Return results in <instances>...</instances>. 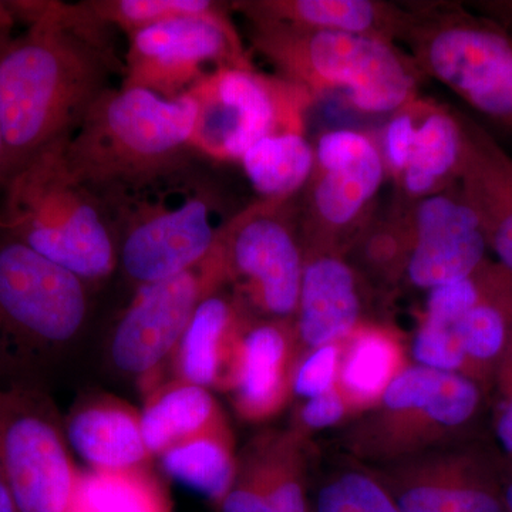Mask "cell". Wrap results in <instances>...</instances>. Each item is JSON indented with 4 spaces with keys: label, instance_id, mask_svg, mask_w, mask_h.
I'll list each match as a JSON object with an SVG mask.
<instances>
[{
    "label": "cell",
    "instance_id": "obj_11",
    "mask_svg": "<svg viewBox=\"0 0 512 512\" xmlns=\"http://www.w3.org/2000/svg\"><path fill=\"white\" fill-rule=\"evenodd\" d=\"M227 281L220 237L200 265L165 281L138 286L117 320L110 359L119 372L148 379L173 357L198 305Z\"/></svg>",
    "mask_w": 512,
    "mask_h": 512
},
{
    "label": "cell",
    "instance_id": "obj_23",
    "mask_svg": "<svg viewBox=\"0 0 512 512\" xmlns=\"http://www.w3.org/2000/svg\"><path fill=\"white\" fill-rule=\"evenodd\" d=\"M234 305L214 292L198 305L174 353L177 379L211 389L220 384L227 357L237 356Z\"/></svg>",
    "mask_w": 512,
    "mask_h": 512
},
{
    "label": "cell",
    "instance_id": "obj_27",
    "mask_svg": "<svg viewBox=\"0 0 512 512\" xmlns=\"http://www.w3.org/2000/svg\"><path fill=\"white\" fill-rule=\"evenodd\" d=\"M239 161L261 200L284 201L311 180L315 151L303 133H282L256 141Z\"/></svg>",
    "mask_w": 512,
    "mask_h": 512
},
{
    "label": "cell",
    "instance_id": "obj_6",
    "mask_svg": "<svg viewBox=\"0 0 512 512\" xmlns=\"http://www.w3.org/2000/svg\"><path fill=\"white\" fill-rule=\"evenodd\" d=\"M197 106L191 147L218 161H239L256 141L303 133L312 96L282 77L254 69L212 70L188 90Z\"/></svg>",
    "mask_w": 512,
    "mask_h": 512
},
{
    "label": "cell",
    "instance_id": "obj_4",
    "mask_svg": "<svg viewBox=\"0 0 512 512\" xmlns=\"http://www.w3.org/2000/svg\"><path fill=\"white\" fill-rule=\"evenodd\" d=\"M249 22L256 50L312 97L338 92L367 114L396 113L416 100V70L386 37Z\"/></svg>",
    "mask_w": 512,
    "mask_h": 512
},
{
    "label": "cell",
    "instance_id": "obj_29",
    "mask_svg": "<svg viewBox=\"0 0 512 512\" xmlns=\"http://www.w3.org/2000/svg\"><path fill=\"white\" fill-rule=\"evenodd\" d=\"M399 349L380 330L357 333L342 366L343 390L356 403H369L382 397L387 384L397 375Z\"/></svg>",
    "mask_w": 512,
    "mask_h": 512
},
{
    "label": "cell",
    "instance_id": "obj_13",
    "mask_svg": "<svg viewBox=\"0 0 512 512\" xmlns=\"http://www.w3.org/2000/svg\"><path fill=\"white\" fill-rule=\"evenodd\" d=\"M309 180L313 220L330 232L353 227L382 187L387 168L382 150L360 131L322 134Z\"/></svg>",
    "mask_w": 512,
    "mask_h": 512
},
{
    "label": "cell",
    "instance_id": "obj_7",
    "mask_svg": "<svg viewBox=\"0 0 512 512\" xmlns=\"http://www.w3.org/2000/svg\"><path fill=\"white\" fill-rule=\"evenodd\" d=\"M89 313V284L28 245L0 234V338L42 352L76 338Z\"/></svg>",
    "mask_w": 512,
    "mask_h": 512
},
{
    "label": "cell",
    "instance_id": "obj_22",
    "mask_svg": "<svg viewBox=\"0 0 512 512\" xmlns=\"http://www.w3.org/2000/svg\"><path fill=\"white\" fill-rule=\"evenodd\" d=\"M144 440L151 456L191 437L225 426L210 389L175 379L150 390L141 410Z\"/></svg>",
    "mask_w": 512,
    "mask_h": 512
},
{
    "label": "cell",
    "instance_id": "obj_38",
    "mask_svg": "<svg viewBox=\"0 0 512 512\" xmlns=\"http://www.w3.org/2000/svg\"><path fill=\"white\" fill-rule=\"evenodd\" d=\"M0 512H19L2 460H0Z\"/></svg>",
    "mask_w": 512,
    "mask_h": 512
},
{
    "label": "cell",
    "instance_id": "obj_31",
    "mask_svg": "<svg viewBox=\"0 0 512 512\" xmlns=\"http://www.w3.org/2000/svg\"><path fill=\"white\" fill-rule=\"evenodd\" d=\"M315 512H400L382 481L359 471L330 478L320 487Z\"/></svg>",
    "mask_w": 512,
    "mask_h": 512
},
{
    "label": "cell",
    "instance_id": "obj_26",
    "mask_svg": "<svg viewBox=\"0 0 512 512\" xmlns=\"http://www.w3.org/2000/svg\"><path fill=\"white\" fill-rule=\"evenodd\" d=\"M160 460L168 477L204 495L217 507L237 476V460L227 426L168 448Z\"/></svg>",
    "mask_w": 512,
    "mask_h": 512
},
{
    "label": "cell",
    "instance_id": "obj_33",
    "mask_svg": "<svg viewBox=\"0 0 512 512\" xmlns=\"http://www.w3.org/2000/svg\"><path fill=\"white\" fill-rule=\"evenodd\" d=\"M419 101L404 106L397 110L392 119L384 128L382 154L387 171L400 181L410 157L416 137L417 121L420 113Z\"/></svg>",
    "mask_w": 512,
    "mask_h": 512
},
{
    "label": "cell",
    "instance_id": "obj_14",
    "mask_svg": "<svg viewBox=\"0 0 512 512\" xmlns=\"http://www.w3.org/2000/svg\"><path fill=\"white\" fill-rule=\"evenodd\" d=\"M414 242L407 276L433 289L476 274L487 262V241L477 212L467 201L443 198L421 208L413 221Z\"/></svg>",
    "mask_w": 512,
    "mask_h": 512
},
{
    "label": "cell",
    "instance_id": "obj_3",
    "mask_svg": "<svg viewBox=\"0 0 512 512\" xmlns=\"http://www.w3.org/2000/svg\"><path fill=\"white\" fill-rule=\"evenodd\" d=\"M62 137L40 150L0 185V234L100 284L119 268L113 207L77 180Z\"/></svg>",
    "mask_w": 512,
    "mask_h": 512
},
{
    "label": "cell",
    "instance_id": "obj_10",
    "mask_svg": "<svg viewBox=\"0 0 512 512\" xmlns=\"http://www.w3.org/2000/svg\"><path fill=\"white\" fill-rule=\"evenodd\" d=\"M128 37L123 87L173 100L215 70L252 69L227 8L207 16L160 23Z\"/></svg>",
    "mask_w": 512,
    "mask_h": 512
},
{
    "label": "cell",
    "instance_id": "obj_24",
    "mask_svg": "<svg viewBox=\"0 0 512 512\" xmlns=\"http://www.w3.org/2000/svg\"><path fill=\"white\" fill-rule=\"evenodd\" d=\"M463 151L460 117L421 103L412 157L399 183L410 197H429L460 177Z\"/></svg>",
    "mask_w": 512,
    "mask_h": 512
},
{
    "label": "cell",
    "instance_id": "obj_12",
    "mask_svg": "<svg viewBox=\"0 0 512 512\" xmlns=\"http://www.w3.org/2000/svg\"><path fill=\"white\" fill-rule=\"evenodd\" d=\"M288 201L255 202L220 232L227 279L241 282L256 308L276 319L298 311L305 265Z\"/></svg>",
    "mask_w": 512,
    "mask_h": 512
},
{
    "label": "cell",
    "instance_id": "obj_17",
    "mask_svg": "<svg viewBox=\"0 0 512 512\" xmlns=\"http://www.w3.org/2000/svg\"><path fill=\"white\" fill-rule=\"evenodd\" d=\"M64 436L89 470H134L148 467L153 458L144 440L140 410L114 396L92 397L74 407Z\"/></svg>",
    "mask_w": 512,
    "mask_h": 512
},
{
    "label": "cell",
    "instance_id": "obj_9",
    "mask_svg": "<svg viewBox=\"0 0 512 512\" xmlns=\"http://www.w3.org/2000/svg\"><path fill=\"white\" fill-rule=\"evenodd\" d=\"M45 397L0 387V460L19 512H64L80 471Z\"/></svg>",
    "mask_w": 512,
    "mask_h": 512
},
{
    "label": "cell",
    "instance_id": "obj_21",
    "mask_svg": "<svg viewBox=\"0 0 512 512\" xmlns=\"http://www.w3.org/2000/svg\"><path fill=\"white\" fill-rule=\"evenodd\" d=\"M288 348L276 323H259L239 338L231 384L242 416L262 420L284 403Z\"/></svg>",
    "mask_w": 512,
    "mask_h": 512
},
{
    "label": "cell",
    "instance_id": "obj_16",
    "mask_svg": "<svg viewBox=\"0 0 512 512\" xmlns=\"http://www.w3.org/2000/svg\"><path fill=\"white\" fill-rule=\"evenodd\" d=\"M460 120L464 136L461 190L477 212L498 265L512 275V158L476 124Z\"/></svg>",
    "mask_w": 512,
    "mask_h": 512
},
{
    "label": "cell",
    "instance_id": "obj_35",
    "mask_svg": "<svg viewBox=\"0 0 512 512\" xmlns=\"http://www.w3.org/2000/svg\"><path fill=\"white\" fill-rule=\"evenodd\" d=\"M495 376L498 377L503 394L495 416V436L505 453L512 457V343Z\"/></svg>",
    "mask_w": 512,
    "mask_h": 512
},
{
    "label": "cell",
    "instance_id": "obj_30",
    "mask_svg": "<svg viewBox=\"0 0 512 512\" xmlns=\"http://www.w3.org/2000/svg\"><path fill=\"white\" fill-rule=\"evenodd\" d=\"M99 22L127 36L170 20L207 16L225 8L211 0H84Z\"/></svg>",
    "mask_w": 512,
    "mask_h": 512
},
{
    "label": "cell",
    "instance_id": "obj_37",
    "mask_svg": "<svg viewBox=\"0 0 512 512\" xmlns=\"http://www.w3.org/2000/svg\"><path fill=\"white\" fill-rule=\"evenodd\" d=\"M16 19L13 13L10 12L8 0H0V53L3 47L9 42L10 37L13 36V29L16 26ZM3 163V134L2 126H0V171H2Z\"/></svg>",
    "mask_w": 512,
    "mask_h": 512
},
{
    "label": "cell",
    "instance_id": "obj_5",
    "mask_svg": "<svg viewBox=\"0 0 512 512\" xmlns=\"http://www.w3.org/2000/svg\"><path fill=\"white\" fill-rule=\"evenodd\" d=\"M416 62L457 96L512 127V36L461 6H447L421 22L404 19Z\"/></svg>",
    "mask_w": 512,
    "mask_h": 512
},
{
    "label": "cell",
    "instance_id": "obj_18",
    "mask_svg": "<svg viewBox=\"0 0 512 512\" xmlns=\"http://www.w3.org/2000/svg\"><path fill=\"white\" fill-rule=\"evenodd\" d=\"M360 309L356 276L342 258L320 254L305 261L296 313L306 346L318 349L346 338L359 322Z\"/></svg>",
    "mask_w": 512,
    "mask_h": 512
},
{
    "label": "cell",
    "instance_id": "obj_2",
    "mask_svg": "<svg viewBox=\"0 0 512 512\" xmlns=\"http://www.w3.org/2000/svg\"><path fill=\"white\" fill-rule=\"evenodd\" d=\"M195 117L188 93L168 100L136 87H110L67 141V163L109 204L153 190L187 173Z\"/></svg>",
    "mask_w": 512,
    "mask_h": 512
},
{
    "label": "cell",
    "instance_id": "obj_25",
    "mask_svg": "<svg viewBox=\"0 0 512 512\" xmlns=\"http://www.w3.org/2000/svg\"><path fill=\"white\" fill-rule=\"evenodd\" d=\"M64 512H174L160 478L148 467L80 471Z\"/></svg>",
    "mask_w": 512,
    "mask_h": 512
},
{
    "label": "cell",
    "instance_id": "obj_19",
    "mask_svg": "<svg viewBox=\"0 0 512 512\" xmlns=\"http://www.w3.org/2000/svg\"><path fill=\"white\" fill-rule=\"evenodd\" d=\"M382 406L390 413L421 414L440 429H464L483 406V386L463 373L424 366L402 370L387 384Z\"/></svg>",
    "mask_w": 512,
    "mask_h": 512
},
{
    "label": "cell",
    "instance_id": "obj_1",
    "mask_svg": "<svg viewBox=\"0 0 512 512\" xmlns=\"http://www.w3.org/2000/svg\"><path fill=\"white\" fill-rule=\"evenodd\" d=\"M22 35L0 53V185L40 150L73 136L90 107L123 76L110 26L83 3L8 0Z\"/></svg>",
    "mask_w": 512,
    "mask_h": 512
},
{
    "label": "cell",
    "instance_id": "obj_20",
    "mask_svg": "<svg viewBox=\"0 0 512 512\" xmlns=\"http://www.w3.org/2000/svg\"><path fill=\"white\" fill-rule=\"evenodd\" d=\"M235 6L249 20L386 39L399 33L406 19L383 3L370 0H258L235 3Z\"/></svg>",
    "mask_w": 512,
    "mask_h": 512
},
{
    "label": "cell",
    "instance_id": "obj_15",
    "mask_svg": "<svg viewBox=\"0 0 512 512\" xmlns=\"http://www.w3.org/2000/svg\"><path fill=\"white\" fill-rule=\"evenodd\" d=\"M384 485L400 512H507L503 480L473 451L407 468Z\"/></svg>",
    "mask_w": 512,
    "mask_h": 512
},
{
    "label": "cell",
    "instance_id": "obj_8",
    "mask_svg": "<svg viewBox=\"0 0 512 512\" xmlns=\"http://www.w3.org/2000/svg\"><path fill=\"white\" fill-rule=\"evenodd\" d=\"M110 205L119 227V266L136 288L200 265L220 237L222 225L215 227L212 221L208 192L187 188L177 205L138 192Z\"/></svg>",
    "mask_w": 512,
    "mask_h": 512
},
{
    "label": "cell",
    "instance_id": "obj_28",
    "mask_svg": "<svg viewBox=\"0 0 512 512\" xmlns=\"http://www.w3.org/2000/svg\"><path fill=\"white\" fill-rule=\"evenodd\" d=\"M237 470L255 485L272 512H308L305 488L288 439H266L248 450Z\"/></svg>",
    "mask_w": 512,
    "mask_h": 512
},
{
    "label": "cell",
    "instance_id": "obj_34",
    "mask_svg": "<svg viewBox=\"0 0 512 512\" xmlns=\"http://www.w3.org/2000/svg\"><path fill=\"white\" fill-rule=\"evenodd\" d=\"M339 365V349L336 343L313 349L303 360L293 377V392L299 397L312 399L332 389Z\"/></svg>",
    "mask_w": 512,
    "mask_h": 512
},
{
    "label": "cell",
    "instance_id": "obj_36",
    "mask_svg": "<svg viewBox=\"0 0 512 512\" xmlns=\"http://www.w3.org/2000/svg\"><path fill=\"white\" fill-rule=\"evenodd\" d=\"M345 414L342 394L336 389L308 399L301 412V420L309 429H325L338 423Z\"/></svg>",
    "mask_w": 512,
    "mask_h": 512
},
{
    "label": "cell",
    "instance_id": "obj_32",
    "mask_svg": "<svg viewBox=\"0 0 512 512\" xmlns=\"http://www.w3.org/2000/svg\"><path fill=\"white\" fill-rule=\"evenodd\" d=\"M413 356L419 366L470 376L456 326L437 325L424 320L414 338Z\"/></svg>",
    "mask_w": 512,
    "mask_h": 512
}]
</instances>
